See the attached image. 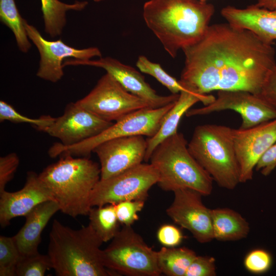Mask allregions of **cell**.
I'll return each instance as SVG.
<instances>
[{
	"label": "cell",
	"mask_w": 276,
	"mask_h": 276,
	"mask_svg": "<svg viewBox=\"0 0 276 276\" xmlns=\"http://www.w3.org/2000/svg\"><path fill=\"white\" fill-rule=\"evenodd\" d=\"M180 83L189 91L245 90L259 95L276 66L272 44L228 23L209 25L202 37L182 50Z\"/></svg>",
	"instance_id": "cell-1"
},
{
	"label": "cell",
	"mask_w": 276,
	"mask_h": 276,
	"mask_svg": "<svg viewBox=\"0 0 276 276\" xmlns=\"http://www.w3.org/2000/svg\"><path fill=\"white\" fill-rule=\"evenodd\" d=\"M215 12L214 6L200 0H149L143 6L148 28L175 58L179 50L199 40Z\"/></svg>",
	"instance_id": "cell-2"
},
{
	"label": "cell",
	"mask_w": 276,
	"mask_h": 276,
	"mask_svg": "<svg viewBox=\"0 0 276 276\" xmlns=\"http://www.w3.org/2000/svg\"><path fill=\"white\" fill-rule=\"evenodd\" d=\"M103 241L89 224L74 229L54 219L48 255L58 276H113L105 267L100 247Z\"/></svg>",
	"instance_id": "cell-3"
},
{
	"label": "cell",
	"mask_w": 276,
	"mask_h": 276,
	"mask_svg": "<svg viewBox=\"0 0 276 276\" xmlns=\"http://www.w3.org/2000/svg\"><path fill=\"white\" fill-rule=\"evenodd\" d=\"M100 176L97 163L88 157L70 155H61L38 175L60 211L73 218L88 215L92 208L90 195Z\"/></svg>",
	"instance_id": "cell-4"
},
{
	"label": "cell",
	"mask_w": 276,
	"mask_h": 276,
	"mask_svg": "<svg viewBox=\"0 0 276 276\" xmlns=\"http://www.w3.org/2000/svg\"><path fill=\"white\" fill-rule=\"evenodd\" d=\"M188 143L177 131L155 148L149 160L159 174L157 184L166 191L190 189L209 196L213 192V180L191 155Z\"/></svg>",
	"instance_id": "cell-5"
},
{
	"label": "cell",
	"mask_w": 276,
	"mask_h": 276,
	"mask_svg": "<svg viewBox=\"0 0 276 276\" xmlns=\"http://www.w3.org/2000/svg\"><path fill=\"white\" fill-rule=\"evenodd\" d=\"M188 148L220 187L233 190L240 183L233 128L216 124L198 125L188 143Z\"/></svg>",
	"instance_id": "cell-6"
},
{
	"label": "cell",
	"mask_w": 276,
	"mask_h": 276,
	"mask_svg": "<svg viewBox=\"0 0 276 276\" xmlns=\"http://www.w3.org/2000/svg\"><path fill=\"white\" fill-rule=\"evenodd\" d=\"M175 102L157 108L147 107L136 110L113 123L97 135L77 144L65 146L60 143H55L50 148L49 154L52 157L62 155L88 157L97 146L109 140L133 135L152 137Z\"/></svg>",
	"instance_id": "cell-7"
},
{
	"label": "cell",
	"mask_w": 276,
	"mask_h": 276,
	"mask_svg": "<svg viewBox=\"0 0 276 276\" xmlns=\"http://www.w3.org/2000/svg\"><path fill=\"white\" fill-rule=\"evenodd\" d=\"M106 268L130 276H159L157 251L153 250L132 226L123 225L108 246L102 250Z\"/></svg>",
	"instance_id": "cell-8"
},
{
	"label": "cell",
	"mask_w": 276,
	"mask_h": 276,
	"mask_svg": "<svg viewBox=\"0 0 276 276\" xmlns=\"http://www.w3.org/2000/svg\"><path fill=\"white\" fill-rule=\"evenodd\" d=\"M159 174L150 164L141 163L112 177L100 179L93 190L91 207L126 200L145 201L148 192L157 184Z\"/></svg>",
	"instance_id": "cell-9"
},
{
	"label": "cell",
	"mask_w": 276,
	"mask_h": 276,
	"mask_svg": "<svg viewBox=\"0 0 276 276\" xmlns=\"http://www.w3.org/2000/svg\"><path fill=\"white\" fill-rule=\"evenodd\" d=\"M77 103L100 118L112 122L141 109L150 107L143 99L125 89L106 73L89 94Z\"/></svg>",
	"instance_id": "cell-10"
},
{
	"label": "cell",
	"mask_w": 276,
	"mask_h": 276,
	"mask_svg": "<svg viewBox=\"0 0 276 276\" xmlns=\"http://www.w3.org/2000/svg\"><path fill=\"white\" fill-rule=\"evenodd\" d=\"M224 110L239 113L242 123L239 128L248 129L276 119V108L260 96L245 90L218 91L211 103L198 108L190 109L187 117L205 115Z\"/></svg>",
	"instance_id": "cell-11"
},
{
	"label": "cell",
	"mask_w": 276,
	"mask_h": 276,
	"mask_svg": "<svg viewBox=\"0 0 276 276\" xmlns=\"http://www.w3.org/2000/svg\"><path fill=\"white\" fill-rule=\"evenodd\" d=\"M28 36L36 47L40 54L38 77L55 83L64 75L63 63L68 58L86 60L93 57H101L100 50L97 47L79 49L65 44L61 39L48 40L33 26L25 22Z\"/></svg>",
	"instance_id": "cell-12"
},
{
	"label": "cell",
	"mask_w": 276,
	"mask_h": 276,
	"mask_svg": "<svg viewBox=\"0 0 276 276\" xmlns=\"http://www.w3.org/2000/svg\"><path fill=\"white\" fill-rule=\"evenodd\" d=\"M174 199L166 210L168 216L177 224L189 231L200 243L214 240L211 209L202 202L198 192L190 189L174 191Z\"/></svg>",
	"instance_id": "cell-13"
},
{
	"label": "cell",
	"mask_w": 276,
	"mask_h": 276,
	"mask_svg": "<svg viewBox=\"0 0 276 276\" xmlns=\"http://www.w3.org/2000/svg\"><path fill=\"white\" fill-rule=\"evenodd\" d=\"M87 65L104 69L129 93L146 101L152 108H157L175 102L179 94L160 96L146 82L144 77L134 68L110 57L98 60L69 59L63 63L65 66Z\"/></svg>",
	"instance_id": "cell-14"
},
{
	"label": "cell",
	"mask_w": 276,
	"mask_h": 276,
	"mask_svg": "<svg viewBox=\"0 0 276 276\" xmlns=\"http://www.w3.org/2000/svg\"><path fill=\"white\" fill-rule=\"evenodd\" d=\"M240 169V182L253 178L254 170L264 153L276 142V119L248 129H233Z\"/></svg>",
	"instance_id": "cell-15"
},
{
	"label": "cell",
	"mask_w": 276,
	"mask_h": 276,
	"mask_svg": "<svg viewBox=\"0 0 276 276\" xmlns=\"http://www.w3.org/2000/svg\"><path fill=\"white\" fill-rule=\"evenodd\" d=\"M113 123L100 118L77 102H71L44 132L58 139L63 145L70 146L97 135Z\"/></svg>",
	"instance_id": "cell-16"
},
{
	"label": "cell",
	"mask_w": 276,
	"mask_h": 276,
	"mask_svg": "<svg viewBox=\"0 0 276 276\" xmlns=\"http://www.w3.org/2000/svg\"><path fill=\"white\" fill-rule=\"evenodd\" d=\"M147 142L143 135L120 137L105 141L93 150L100 163V179H106L144 161Z\"/></svg>",
	"instance_id": "cell-17"
},
{
	"label": "cell",
	"mask_w": 276,
	"mask_h": 276,
	"mask_svg": "<svg viewBox=\"0 0 276 276\" xmlns=\"http://www.w3.org/2000/svg\"><path fill=\"white\" fill-rule=\"evenodd\" d=\"M54 200L35 172H28L24 187L13 192L0 193V224L5 227L14 218L25 216L39 204Z\"/></svg>",
	"instance_id": "cell-18"
},
{
	"label": "cell",
	"mask_w": 276,
	"mask_h": 276,
	"mask_svg": "<svg viewBox=\"0 0 276 276\" xmlns=\"http://www.w3.org/2000/svg\"><path fill=\"white\" fill-rule=\"evenodd\" d=\"M221 14L228 23L252 32L266 43L272 44L276 39V9L255 4L245 8L227 6L221 9Z\"/></svg>",
	"instance_id": "cell-19"
},
{
	"label": "cell",
	"mask_w": 276,
	"mask_h": 276,
	"mask_svg": "<svg viewBox=\"0 0 276 276\" xmlns=\"http://www.w3.org/2000/svg\"><path fill=\"white\" fill-rule=\"evenodd\" d=\"M59 210L57 202L49 200L39 204L25 216L24 226L13 236L21 256L38 252L41 234L50 219Z\"/></svg>",
	"instance_id": "cell-20"
},
{
	"label": "cell",
	"mask_w": 276,
	"mask_h": 276,
	"mask_svg": "<svg viewBox=\"0 0 276 276\" xmlns=\"http://www.w3.org/2000/svg\"><path fill=\"white\" fill-rule=\"evenodd\" d=\"M216 97L210 94L199 95L189 91L180 93L173 107L165 116L157 132L152 137L146 139L147 148L144 161H149L157 146L167 137L177 132V128L182 116L198 102L204 106L212 103Z\"/></svg>",
	"instance_id": "cell-21"
},
{
	"label": "cell",
	"mask_w": 276,
	"mask_h": 276,
	"mask_svg": "<svg viewBox=\"0 0 276 276\" xmlns=\"http://www.w3.org/2000/svg\"><path fill=\"white\" fill-rule=\"evenodd\" d=\"M214 239L234 241L246 238L250 232L248 222L240 213L227 208L211 209Z\"/></svg>",
	"instance_id": "cell-22"
},
{
	"label": "cell",
	"mask_w": 276,
	"mask_h": 276,
	"mask_svg": "<svg viewBox=\"0 0 276 276\" xmlns=\"http://www.w3.org/2000/svg\"><path fill=\"white\" fill-rule=\"evenodd\" d=\"M45 32L52 38L60 36L66 24V13L80 11L87 6V1H76L66 4L59 0H40Z\"/></svg>",
	"instance_id": "cell-23"
},
{
	"label": "cell",
	"mask_w": 276,
	"mask_h": 276,
	"mask_svg": "<svg viewBox=\"0 0 276 276\" xmlns=\"http://www.w3.org/2000/svg\"><path fill=\"white\" fill-rule=\"evenodd\" d=\"M196 252L186 247H168L163 246L157 251L158 268L168 276H185Z\"/></svg>",
	"instance_id": "cell-24"
},
{
	"label": "cell",
	"mask_w": 276,
	"mask_h": 276,
	"mask_svg": "<svg viewBox=\"0 0 276 276\" xmlns=\"http://www.w3.org/2000/svg\"><path fill=\"white\" fill-rule=\"evenodd\" d=\"M0 20L13 32L19 50L28 52L31 43L25 26L26 20L21 16L15 0H0Z\"/></svg>",
	"instance_id": "cell-25"
},
{
	"label": "cell",
	"mask_w": 276,
	"mask_h": 276,
	"mask_svg": "<svg viewBox=\"0 0 276 276\" xmlns=\"http://www.w3.org/2000/svg\"><path fill=\"white\" fill-rule=\"evenodd\" d=\"M88 216L89 224L103 242L111 240L120 229L113 204L92 207Z\"/></svg>",
	"instance_id": "cell-26"
},
{
	"label": "cell",
	"mask_w": 276,
	"mask_h": 276,
	"mask_svg": "<svg viewBox=\"0 0 276 276\" xmlns=\"http://www.w3.org/2000/svg\"><path fill=\"white\" fill-rule=\"evenodd\" d=\"M136 66L141 72L155 78L167 87L172 94H179L183 91H189L179 80L166 72L159 64L151 61L145 56L141 55L138 57Z\"/></svg>",
	"instance_id": "cell-27"
},
{
	"label": "cell",
	"mask_w": 276,
	"mask_h": 276,
	"mask_svg": "<svg viewBox=\"0 0 276 276\" xmlns=\"http://www.w3.org/2000/svg\"><path fill=\"white\" fill-rule=\"evenodd\" d=\"M20 253L13 237L0 236V275L15 276Z\"/></svg>",
	"instance_id": "cell-28"
},
{
	"label": "cell",
	"mask_w": 276,
	"mask_h": 276,
	"mask_svg": "<svg viewBox=\"0 0 276 276\" xmlns=\"http://www.w3.org/2000/svg\"><path fill=\"white\" fill-rule=\"evenodd\" d=\"M52 268L48 255L38 252L21 256L16 270V276H43L47 270Z\"/></svg>",
	"instance_id": "cell-29"
},
{
	"label": "cell",
	"mask_w": 276,
	"mask_h": 276,
	"mask_svg": "<svg viewBox=\"0 0 276 276\" xmlns=\"http://www.w3.org/2000/svg\"><path fill=\"white\" fill-rule=\"evenodd\" d=\"M55 118L50 116H43L37 119L29 118L19 113L7 102L0 101L1 122L9 121L13 123H28L37 130L44 132L53 124Z\"/></svg>",
	"instance_id": "cell-30"
},
{
	"label": "cell",
	"mask_w": 276,
	"mask_h": 276,
	"mask_svg": "<svg viewBox=\"0 0 276 276\" xmlns=\"http://www.w3.org/2000/svg\"><path fill=\"white\" fill-rule=\"evenodd\" d=\"M243 264L245 268L254 274H263L271 267L272 257L267 250L257 248L250 251L245 257Z\"/></svg>",
	"instance_id": "cell-31"
},
{
	"label": "cell",
	"mask_w": 276,
	"mask_h": 276,
	"mask_svg": "<svg viewBox=\"0 0 276 276\" xmlns=\"http://www.w3.org/2000/svg\"><path fill=\"white\" fill-rule=\"evenodd\" d=\"M145 202L143 200H126L113 204L120 224L122 226H132L138 220V214L143 209Z\"/></svg>",
	"instance_id": "cell-32"
},
{
	"label": "cell",
	"mask_w": 276,
	"mask_h": 276,
	"mask_svg": "<svg viewBox=\"0 0 276 276\" xmlns=\"http://www.w3.org/2000/svg\"><path fill=\"white\" fill-rule=\"evenodd\" d=\"M216 274L215 258L197 255L189 266L185 276H216Z\"/></svg>",
	"instance_id": "cell-33"
},
{
	"label": "cell",
	"mask_w": 276,
	"mask_h": 276,
	"mask_svg": "<svg viewBox=\"0 0 276 276\" xmlns=\"http://www.w3.org/2000/svg\"><path fill=\"white\" fill-rule=\"evenodd\" d=\"M19 163V159L15 153L0 157V193L5 190L6 186L13 178Z\"/></svg>",
	"instance_id": "cell-34"
},
{
	"label": "cell",
	"mask_w": 276,
	"mask_h": 276,
	"mask_svg": "<svg viewBox=\"0 0 276 276\" xmlns=\"http://www.w3.org/2000/svg\"><path fill=\"white\" fill-rule=\"evenodd\" d=\"M158 242L165 247H177L182 242L184 236L177 226L170 224L161 225L157 232Z\"/></svg>",
	"instance_id": "cell-35"
},
{
	"label": "cell",
	"mask_w": 276,
	"mask_h": 276,
	"mask_svg": "<svg viewBox=\"0 0 276 276\" xmlns=\"http://www.w3.org/2000/svg\"><path fill=\"white\" fill-rule=\"evenodd\" d=\"M276 168V142L261 156L257 164L255 170L264 176H268Z\"/></svg>",
	"instance_id": "cell-36"
},
{
	"label": "cell",
	"mask_w": 276,
	"mask_h": 276,
	"mask_svg": "<svg viewBox=\"0 0 276 276\" xmlns=\"http://www.w3.org/2000/svg\"><path fill=\"white\" fill-rule=\"evenodd\" d=\"M259 96L276 108V66L268 75Z\"/></svg>",
	"instance_id": "cell-37"
},
{
	"label": "cell",
	"mask_w": 276,
	"mask_h": 276,
	"mask_svg": "<svg viewBox=\"0 0 276 276\" xmlns=\"http://www.w3.org/2000/svg\"><path fill=\"white\" fill-rule=\"evenodd\" d=\"M255 5L269 10L276 9V0H258Z\"/></svg>",
	"instance_id": "cell-38"
},
{
	"label": "cell",
	"mask_w": 276,
	"mask_h": 276,
	"mask_svg": "<svg viewBox=\"0 0 276 276\" xmlns=\"http://www.w3.org/2000/svg\"><path fill=\"white\" fill-rule=\"evenodd\" d=\"M95 2H100L104 0H93Z\"/></svg>",
	"instance_id": "cell-39"
},
{
	"label": "cell",
	"mask_w": 276,
	"mask_h": 276,
	"mask_svg": "<svg viewBox=\"0 0 276 276\" xmlns=\"http://www.w3.org/2000/svg\"><path fill=\"white\" fill-rule=\"evenodd\" d=\"M200 1H202V2H206V1L207 0H200Z\"/></svg>",
	"instance_id": "cell-40"
}]
</instances>
